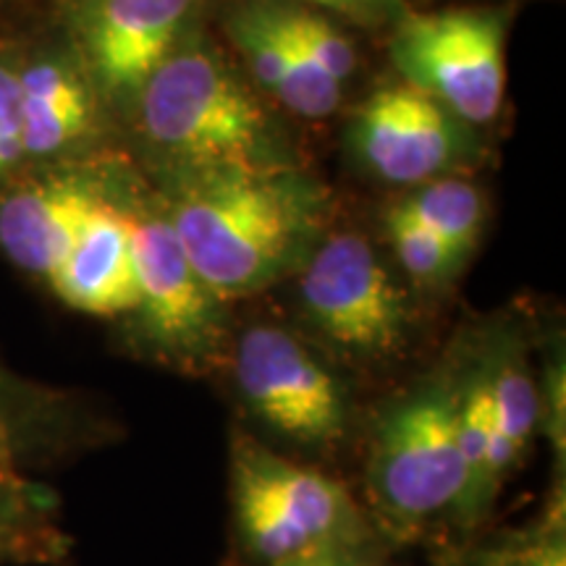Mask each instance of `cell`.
I'll return each mask as SVG.
<instances>
[{"mask_svg": "<svg viewBox=\"0 0 566 566\" xmlns=\"http://www.w3.org/2000/svg\"><path fill=\"white\" fill-rule=\"evenodd\" d=\"M323 212L315 184L247 166L200 171L168 221L197 275L226 302L263 292L304 265L321 237Z\"/></svg>", "mask_w": 566, "mask_h": 566, "instance_id": "cell-1", "label": "cell"}, {"mask_svg": "<svg viewBox=\"0 0 566 566\" xmlns=\"http://www.w3.org/2000/svg\"><path fill=\"white\" fill-rule=\"evenodd\" d=\"M233 522L244 548L268 566L328 546H357V506L334 478L294 464L250 436L231 443Z\"/></svg>", "mask_w": 566, "mask_h": 566, "instance_id": "cell-2", "label": "cell"}, {"mask_svg": "<svg viewBox=\"0 0 566 566\" xmlns=\"http://www.w3.org/2000/svg\"><path fill=\"white\" fill-rule=\"evenodd\" d=\"M457 399L454 380H433L394 401L375 424L367 483L375 509L401 533L462 504Z\"/></svg>", "mask_w": 566, "mask_h": 566, "instance_id": "cell-3", "label": "cell"}, {"mask_svg": "<svg viewBox=\"0 0 566 566\" xmlns=\"http://www.w3.org/2000/svg\"><path fill=\"white\" fill-rule=\"evenodd\" d=\"M142 126L200 171L260 166L268 116L212 55H168L142 84Z\"/></svg>", "mask_w": 566, "mask_h": 566, "instance_id": "cell-4", "label": "cell"}, {"mask_svg": "<svg viewBox=\"0 0 566 566\" xmlns=\"http://www.w3.org/2000/svg\"><path fill=\"white\" fill-rule=\"evenodd\" d=\"M506 30L504 9L409 11L396 21L391 59L409 87L459 122L488 124L504 103Z\"/></svg>", "mask_w": 566, "mask_h": 566, "instance_id": "cell-5", "label": "cell"}, {"mask_svg": "<svg viewBox=\"0 0 566 566\" xmlns=\"http://www.w3.org/2000/svg\"><path fill=\"white\" fill-rule=\"evenodd\" d=\"M300 296L310 323L359 363H388L409 344L405 289L359 233L323 239L304 260Z\"/></svg>", "mask_w": 566, "mask_h": 566, "instance_id": "cell-6", "label": "cell"}, {"mask_svg": "<svg viewBox=\"0 0 566 566\" xmlns=\"http://www.w3.org/2000/svg\"><path fill=\"white\" fill-rule=\"evenodd\" d=\"M247 409L289 441L323 449L349 424V396L334 370L279 325H252L233 349Z\"/></svg>", "mask_w": 566, "mask_h": 566, "instance_id": "cell-7", "label": "cell"}, {"mask_svg": "<svg viewBox=\"0 0 566 566\" xmlns=\"http://www.w3.org/2000/svg\"><path fill=\"white\" fill-rule=\"evenodd\" d=\"M142 334L163 363L202 373L221 352V300L189 263L168 218L129 216Z\"/></svg>", "mask_w": 566, "mask_h": 566, "instance_id": "cell-8", "label": "cell"}, {"mask_svg": "<svg viewBox=\"0 0 566 566\" xmlns=\"http://www.w3.org/2000/svg\"><path fill=\"white\" fill-rule=\"evenodd\" d=\"M352 142L365 166L394 184L441 179L464 150L454 113L409 84L367 97L354 118Z\"/></svg>", "mask_w": 566, "mask_h": 566, "instance_id": "cell-9", "label": "cell"}, {"mask_svg": "<svg viewBox=\"0 0 566 566\" xmlns=\"http://www.w3.org/2000/svg\"><path fill=\"white\" fill-rule=\"evenodd\" d=\"M103 200L90 184L59 176L0 197V250L21 271L51 279Z\"/></svg>", "mask_w": 566, "mask_h": 566, "instance_id": "cell-10", "label": "cell"}, {"mask_svg": "<svg viewBox=\"0 0 566 566\" xmlns=\"http://www.w3.org/2000/svg\"><path fill=\"white\" fill-rule=\"evenodd\" d=\"M53 292L87 315H124L137 310L129 216L101 202L63 263L51 275Z\"/></svg>", "mask_w": 566, "mask_h": 566, "instance_id": "cell-11", "label": "cell"}, {"mask_svg": "<svg viewBox=\"0 0 566 566\" xmlns=\"http://www.w3.org/2000/svg\"><path fill=\"white\" fill-rule=\"evenodd\" d=\"M195 0H101L90 30L97 76L113 92L139 90L171 55Z\"/></svg>", "mask_w": 566, "mask_h": 566, "instance_id": "cell-12", "label": "cell"}, {"mask_svg": "<svg viewBox=\"0 0 566 566\" xmlns=\"http://www.w3.org/2000/svg\"><path fill=\"white\" fill-rule=\"evenodd\" d=\"M483 367L488 388H491L495 424L483 472V504L488 509L493 504L504 478L520 464L530 446L535 424L541 420V388L535 386L522 352L512 349V346L491 354Z\"/></svg>", "mask_w": 566, "mask_h": 566, "instance_id": "cell-13", "label": "cell"}, {"mask_svg": "<svg viewBox=\"0 0 566 566\" xmlns=\"http://www.w3.org/2000/svg\"><path fill=\"white\" fill-rule=\"evenodd\" d=\"M24 155L45 158L80 139L90 126V95L74 71L53 61L19 71Z\"/></svg>", "mask_w": 566, "mask_h": 566, "instance_id": "cell-14", "label": "cell"}, {"mask_svg": "<svg viewBox=\"0 0 566 566\" xmlns=\"http://www.w3.org/2000/svg\"><path fill=\"white\" fill-rule=\"evenodd\" d=\"M409 216H415L424 229L441 237L446 244L454 247L464 258L475 247L485 221V202L478 187L470 181L441 176V179L424 181L415 195L399 202Z\"/></svg>", "mask_w": 566, "mask_h": 566, "instance_id": "cell-15", "label": "cell"}, {"mask_svg": "<svg viewBox=\"0 0 566 566\" xmlns=\"http://www.w3.org/2000/svg\"><path fill=\"white\" fill-rule=\"evenodd\" d=\"M386 229L391 237L396 260L405 268L409 279L422 286H438L446 283L464 263V254L446 244L441 237L424 229L415 216L396 205L386 216Z\"/></svg>", "mask_w": 566, "mask_h": 566, "instance_id": "cell-16", "label": "cell"}, {"mask_svg": "<svg viewBox=\"0 0 566 566\" xmlns=\"http://www.w3.org/2000/svg\"><path fill=\"white\" fill-rule=\"evenodd\" d=\"M279 17L289 32L302 42V48L321 63V69L338 84L352 76L357 66V53L349 38L338 30L334 21L321 17L317 11H307L302 6H275Z\"/></svg>", "mask_w": 566, "mask_h": 566, "instance_id": "cell-17", "label": "cell"}, {"mask_svg": "<svg viewBox=\"0 0 566 566\" xmlns=\"http://www.w3.org/2000/svg\"><path fill=\"white\" fill-rule=\"evenodd\" d=\"M24 158L19 116V71L0 66V179Z\"/></svg>", "mask_w": 566, "mask_h": 566, "instance_id": "cell-18", "label": "cell"}, {"mask_svg": "<svg viewBox=\"0 0 566 566\" xmlns=\"http://www.w3.org/2000/svg\"><path fill=\"white\" fill-rule=\"evenodd\" d=\"M514 566H566L564 525H551L546 533L530 537L522 546H509Z\"/></svg>", "mask_w": 566, "mask_h": 566, "instance_id": "cell-19", "label": "cell"}, {"mask_svg": "<svg viewBox=\"0 0 566 566\" xmlns=\"http://www.w3.org/2000/svg\"><path fill=\"white\" fill-rule=\"evenodd\" d=\"M541 417L546 415L551 441L558 449V459H564V363L548 365L546 370V388L541 391Z\"/></svg>", "mask_w": 566, "mask_h": 566, "instance_id": "cell-20", "label": "cell"}, {"mask_svg": "<svg viewBox=\"0 0 566 566\" xmlns=\"http://www.w3.org/2000/svg\"><path fill=\"white\" fill-rule=\"evenodd\" d=\"M304 3H315L321 9L344 13V17L359 21V24H380L396 9V0H304Z\"/></svg>", "mask_w": 566, "mask_h": 566, "instance_id": "cell-21", "label": "cell"}, {"mask_svg": "<svg viewBox=\"0 0 566 566\" xmlns=\"http://www.w3.org/2000/svg\"><path fill=\"white\" fill-rule=\"evenodd\" d=\"M273 566H365L363 558L357 556V546L346 543V546H328L310 551V554L286 558V562Z\"/></svg>", "mask_w": 566, "mask_h": 566, "instance_id": "cell-22", "label": "cell"}, {"mask_svg": "<svg viewBox=\"0 0 566 566\" xmlns=\"http://www.w3.org/2000/svg\"><path fill=\"white\" fill-rule=\"evenodd\" d=\"M9 467H11V436H9V422H6L3 405H0V483L9 480Z\"/></svg>", "mask_w": 566, "mask_h": 566, "instance_id": "cell-23", "label": "cell"}, {"mask_svg": "<svg viewBox=\"0 0 566 566\" xmlns=\"http://www.w3.org/2000/svg\"><path fill=\"white\" fill-rule=\"evenodd\" d=\"M462 566H514V562L506 548H499V551H488V554L472 556L470 562H464Z\"/></svg>", "mask_w": 566, "mask_h": 566, "instance_id": "cell-24", "label": "cell"}, {"mask_svg": "<svg viewBox=\"0 0 566 566\" xmlns=\"http://www.w3.org/2000/svg\"><path fill=\"white\" fill-rule=\"evenodd\" d=\"M11 546H13V525H11L9 512H6V501L0 499V556L9 554Z\"/></svg>", "mask_w": 566, "mask_h": 566, "instance_id": "cell-25", "label": "cell"}]
</instances>
